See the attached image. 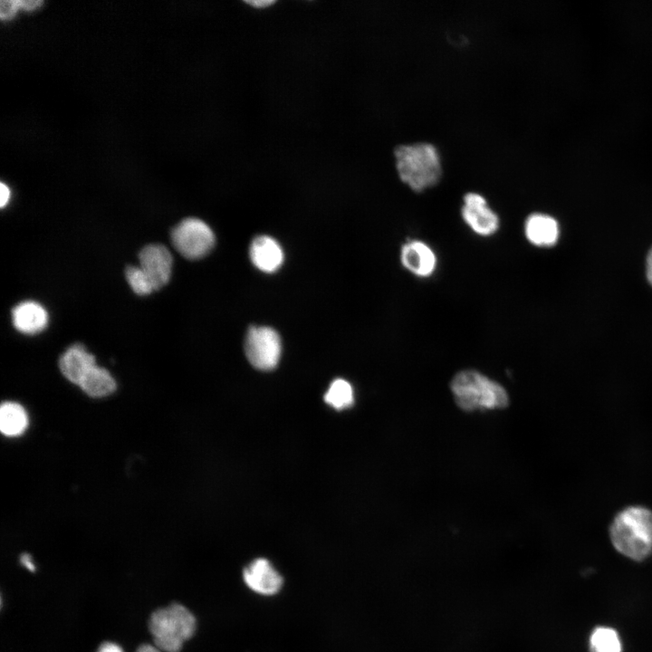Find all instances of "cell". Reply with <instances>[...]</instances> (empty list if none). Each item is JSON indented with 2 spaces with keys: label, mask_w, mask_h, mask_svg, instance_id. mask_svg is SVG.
Returning a JSON list of instances; mask_svg holds the SVG:
<instances>
[{
  "label": "cell",
  "mask_w": 652,
  "mask_h": 652,
  "mask_svg": "<svg viewBox=\"0 0 652 652\" xmlns=\"http://www.w3.org/2000/svg\"><path fill=\"white\" fill-rule=\"evenodd\" d=\"M324 400L338 410L350 407L354 401L350 384L342 379H335L326 392Z\"/></svg>",
  "instance_id": "e0dca14e"
},
{
  "label": "cell",
  "mask_w": 652,
  "mask_h": 652,
  "mask_svg": "<svg viewBox=\"0 0 652 652\" xmlns=\"http://www.w3.org/2000/svg\"><path fill=\"white\" fill-rule=\"evenodd\" d=\"M95 358L80 343L70 346L60 357L59 367L62 375L79 385L86 372L95 365Z\"/></svg>",
  "instance_id": "5bb4252c"
},
{
  "label": "cell",
  "mask_w": 652,
  "mask_h": 652,
  "mask_svg": "<svg viewBox=\"0 0 652 652\" xmlns=\"http://www.w3.org/2000/svg\"><path fill=\"white\" fill-rule=\"evenodd\" d=\"M21 6V0H1L0 16L3 20H8L15 15Z\"/></svg>",
  "instance_id": "ffe728a7"
},
{
  "label": "cell",
  "mask_w": 652,
  "mask_h": 652,
  "mask_svg": "<svg viewBox=\"0 0 652 652\" xmlns=\"http://www.w3.org/2000/svg\"><path fill=\"white\" fill-rule=\"evenodd\" d=\"M48 313L43 305L34 301L18 303L12 311L14 327L24 334H36L48 324Z\"/></svg>",
  "instance_id": "8fae6325"
},
{
  "label": "cell",
  "mask_w": 652,
  "mask_h": 652,
  "mask_svg": "<svg viewBox=\"0 0 652 652\" xmlns=\"http://www.w3.org/2000/svg\"><path fill=\"white\" fill-rule=\"evenodd\" d=\"M647 276L652 284V248L650 249L647 258Z\"/></svg>",
  "instance_id": "d4e9b609"
},
{
  "label": "cell",
  "mask_w": 652,
  "mask_h": 652,
  "mask_svg": "<svg viewBox=\"0 0 652 652\" xmlns=\"http://www.w3.org/2000/svg\"><path fill=\"white\" fill-rule=\"evenodd\" d=\"M253 264L264 273H273L283 262V252L277 241L268 235L255 237L249 249Z\"/></svg>",
  "instance_id": "7c38bea8"
},
{
  "label": "cell",
  "mask_w": 652,
  "mask_h": 652,
  "mask_svg": "<svg viewBox=\"0 0 652 652\" xmlns=\"http://www.w3.org/2000/svg\"><path fill=\"white\" fill-rule=\"evenodd\" d=\"M136 652H162L159 648H158L155 645L150 644H142L139 646Z\"/></svg>",
  "instance_id": "cb8c5ba5"
},
{
  "label": "cell",
  "mask_w": 652,
  "mask_h": 652,
  "mask_svg": "<svg viewBox=\"0 0 652 652\" xmlns=\"http://www.w3.org/2000/svg\"><path fill=\"white\" fill-rule=\"evenodd\" d=\"M450 388L455 404L465 411L503 408L509 403L505 388L475 369L458 371Z\"/></svg>",
  "instance_id": "3957f363"
},
{
  "label": "cell",
  "mask_w": 652,
  "mask_h": 652,
  "mask_svg": "<svg viewBox=\"0 0 652 652\" xmlns=\"http://www.w3.org/2000/svg\"><path fill=\"white\" fill-rule=\"evenodd\" d=\"M79 386L89 396L105 397L116 389V382L104 368L93 365L83 376Z\"/></svg>",
  "instance_id": "9a60e30c"
},
{
  "label": "cell",
  "mask_w": 652,
  "mask_h": 652,
  "mask_svg": "<svg viewBox=\"0 0 652 652\" xmlns=\"http://www.w3.org/2000/svg\"><path fill=\"white\" fill-rule=\"evenodd\" d=\"M399 178L412 190L421 192L441 178L442 165L436 148L427 142L399 145L394 150Z\"/></svg>",
  "instance_id": "6da1fadb"
},
{
  "label": "cell",
  "mask_w": 652,
  "mask_h": 652,
  "mask_svg": "<svg viewBox=\"0 0 652 652\" xmlns=\"http://www.w3.org/2000/svg\"><path fill=\"white\" fill-rule=\"evenodd\" d=\"M10 198V189L3 182L0 184V206L5 207Z\"/></svg>",
  "instance_id": "603a6c76"
},
{
  "label": "cell",
  "mask_w": 652,
  "mask_h": 652,
  "mask_svg": "<svg viewBox=\"0 0 652 652\" xmlns=\"http://www.w3.org/2000/svg\"><path fill=\"white\" fill-rule=\"evenodd\" d=\"M610 539L618 551L635 561L652 551V511L631 506L621 511L611 523Z\"/></svg>",
  "instance_id": "7a4b0ae2"
},
{
  "label": "cell",
  "mask_w": 652,
  "mask_h": 652,
  "mask_svg": "<svg viewBox=\"0 0 652 652\" xmlns=\"http://www.w3.org/2000/svg\"><path fill=\"white\" fill-rule=\"evenodd\" d=\"M591 652H621V643L618 633L606 627L597 628L590 639Z\"/></svg>",
  "instance_id": "ac0fdd59"
},
{
  "label": "cell",
  "mask_w": 652,
  "mask_h": 652,
  "mask_svg": "<svg viewBox=\"0 0 652 652\" xmlns=\"http://www.w3.org/2000/svg\"><path fill=\"white\" fill-rule=\"evenodd\" d=\"M20 563L30 571L35 570V565L33 561L32 556L29 553H23L20 556Z\"/></svg>",
  "instance_id": "7402d4cb"
},
{
  "label": "cell",
  "mask_w": 652,
  "mask_h": 652,
  "mask_svg": "<svg viewBox=\"0 0 652 652\" xmlns=\"http://www.w3.org/2000/svg\"><path fill=\"white\" fill-rule=\"evenodd\" d=\"M244 350L254 368L261 370L273 369L278 364L282 353L280 336L270 327H251L245 338Z\"/></svg>",
  "instance_id": "8992f818"
},
{
  "label": "cell",
  "mask_w": 652,
  "mask_h": 652,
  "mask_svg": "<svg viewBox=\"0 0 652 652\" xmlns=\"http://www.w3.org/2000/svg\"><path fill=\"white\" fill-rule=\"evenodd\" d=\"M247 4H249L254 7H257V8H259V7L264 8V7H266L267 5L274 4V1H269V0L268 1H266V0L256 1L255 0V1H247Z\"/></svg>",
  "instance_id": "484cf974"
},
{
  "label": "cell",
  "mask_w": 652,
  "mask_h": 652,
  "mask_svg": "<svg viewBox=\"0 0 652 652\" xmlns=\"http://www.w3.org/2000/svg\"><path fill=\"white\" fill-rule=\"evenodd\" d=\"M523 228L526 239L536 246H552L559 238L557 221L545 214L530 215L524 222Z\"/></svg>",
  "instance_id": "4fadbf2b"
},
{
  "label": "cell",
  "mask_w": 652,
  "mask_h": 652,
  "mask_svg": "<svg viewBox=\"0 0 652 652\" xmlns=\"http://www.w3.org/2000/svg\"><path fill=\"white\" fill-rule=\"evenodd\" d=\"M139 267L149 279L154 290L166 285L171 276L173 258L169 250L159 244L143 247L139 254Z\"/></svg>",
  "instance_id": "9c48e42d"
},
{
  "label": "cell",
  "mask_w": 652,
  "mask_h": 652,
  "mask_svg": "<svg viewBox=\"0 0 652 652\" xmlns=\"http://www.w3.org/2000/svg\"><path fill=\"white\" fill-rule=\"evenodd\" d=\"M125 273L127 281L135 293L146 295L154 291L152 283L139 266H128Z\"/></svg>",
  "instance_id": "d6986e66"
},
{
  "label": "cell",
  "mask_w": 652,
  "mask_h": 652,
  "mask_svg": "<svg viewBox=\"0 0 652 652\" xmlns=\"http://www.w3.org/2000/svg\"><path fill=\"white\" fill-rule=\"evenodd\" d=\"M399 259L407 271L420 278L431 276L437 265L434 250L427 243L417 239L408 240L401 246Z\"/></svg>",
  "instance_id": "30bf717a"
},
{
  "label": "cell",
  "mask_w": 652,
  "mask_h": 652,
  "mask_svg": "<svg viewBox=\"0 0 652 652\" xmlns=\"http://www.w3.org/2000/svg\"><path fill=\"white\" fill-rule=\"evenodd\" d=\"M96 652H124V650L119 644L106 641L100 645Z\"/></svg>",
  "instance_id": "44dd1931"
},
{
  "label": "cell",
  "mask_w": 652,
  "mask_h": 652,
  "mask_svg": "<svg viewBox=\"0 0 652 652\" xmlns=\"http://www.w3.org/2000/svg\"><path fill=\"white\" fill-rule=\"evenodd\" d=\"M155 646L162 652H180L197 630L194 614L179 603L156 609L149 620Z\"/></svg>",
  "instance_id": "277c9868"
},
{
  "label": "cell",
  "mask_w": 652,
  "mask_h": 652,
  "mask_svg": "<svg viewBox=\"0 0 652 652\" xmlns=\"http://www.w3.org/2000/svg\"><path fill=\"white\" fill-rule=\"evenodd\" d=\"M28 426V416L18 403L6 401L0 408V429L7 436H16Z\"/></svg>",
  "instance_id": "2e32d148"
},
{
  "label": "cell",
  "mask_w": 652,
  "mask_h": 652,
  "mask_svg": "<svg viewBox=\"0 0 652 652\" xmlns=\"http://www.w3.org/2000/svg\"><path fill=\"white\" fill-rule=\"evenodd\" d=\"M461 216L465 224L479 236H492L500 227L498 215L479 193L468 192L464 196Z\"/></svg>",
  "instance_id": "52a82bcc"
},
{
  "label": "cell",
  "mask_w": 652,
  "mask_h": 652,
  "mask_svg": "<svg viewBox=\"0 0 652 652\" xmlns=\"http://www.w3.org/2000/svg\"><path fill=\"white\" fill-rule=\"evenodd\" d=\"M171 241L180 254L194 260L209 253L215 244V235L204 221L189 217L172 229Z\"/></svg>",
  "instance_id": "5b68a950"
},
{
  "label": "cell",
  "mask_w": 652,
  "mask_h": 652,
  "mask_svg": "<svg viewBox=\"0 0 652 652\" xmlns=\"http://www.w3.org/2000/svg\"><path fill=\"white\" fill-rule=\"evenodd\" d=\"M243 580L253 592L265 597L279 593L283 578L273 563L265 558H257L243 570Z\"/></svg>",
  "instance_id": "ba28073f"
}]
</instances>
